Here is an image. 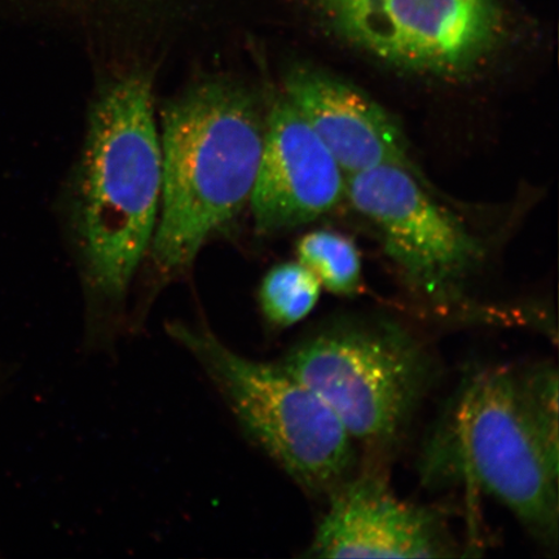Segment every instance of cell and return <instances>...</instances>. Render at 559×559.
Segmentation results:
<instances>
[{"label":"cell","mask_w":559,"mask_h":559,"mask_svg":"<svg viewBox=\"0 0 559 559\" xmlns=\"http://www.w3.org/2000/svg\"><path fill=\"white\" fill-rule=\"evenodd\" d=\"M298 262L319 280L321 288L337 296H354L362 285L358 247L334 230H312L297 243Z\"/></svg>","instance_id":"8fae6325"},{"label":"cell","mask_w":559,"mask_h":559,"mask_svg":"<svg viewBox=\"0 0 559 559\" xmlns=\"http://www.w3.org/2000/svg\"><path fill=\"white\" fill-rule=\"evenodd\" d=\"M163 155L152 81L142 72L111 80L91 110L79 183V235L95 295L120 302L159 214Z\"/></svg>","instance_id":"7a4b0ae2"},{"label":"cell","mask_w":559,"mask_h":559,"mask_svg":"<svg viewBox=\"0 0 559 559\" xmlns=\"http://www.w3.org/2000/svg\"><path fill=\"white\" fill-rule=\"evenodd\" d=\"M423 460V475L432 484L477 488L545 547L557 548L559 463L531 421L519 372L493 368L467 380Z\"/></svg>","instance_id":"3957f363"},{"label":"cell","mask_w":559,"mask_h":559,"mask_svg":"<svg viewBox=\"0 0 559 559\" xmlns=\"http://www.w3.org/2000/svg\"><path fill=\"white\" fill-rule=\"evenodd\" d=\"M265 122L247 87L199 83L167 105L160 131L163 191L152 260L164 275L190 267L209 237L250 201Z\"/></svg>","instance_id":"6da1fadb"},{"label":"cell","mask_w":559,"mask_h":559,"mask_svg":"<svg viewBox=\"0 0 559 559\" xmlns=\"http://www.w3.org/2000/svg\"><path fill=\"white\" fill-rule=\"evenodd\" d=\"M205 369L247 436L313 495L352 475L355 442L335 412L278 365L243 358L206 328L167 324Z\"/></svg>","instance_id":"277c9868"},{"label":"cell","mask_w":559,"mask_h":559,"mask_svg":"<svg viewBox=\"0 0 559 559\" xmlns=\"http://www.w3.org/2000/svg\"><path fill=\"white\" fill-rule=\"evenodd\" d=\"M307 557L444 558L454 547L439 516L407 504L380 478H348L328 495Z\"/></svg>","instance_id":"9c48e42d"},{"label":"cell","mask_w":559,"mask_h":559,"mask_svg":"<svg viewBox=\"0 0 559 559\" xmlns=\"http://www.w3.org/2000/svg\"><path fill=\"white\" fill-rule=\"evenodd\" d=\"M342 37L395 67L466 72L498 44L499 0H311Z\"/></svg>","instance_id":"8992f818"},{"label":"cell","mask_w":559,"mask_h":559,"mask_svg":"<svg viewBox=\"0 0 559 559\" xmlns=\"http://www.w3.org/2000/svg\"><path fill=\"white\" fill-rule=\"evenodd\" d=\"M320 295L319 280L305 265L299 262L277 264L262 280L261 310L270 325L285 330L309 317Z\"/></svg>","instance_id":"7c38bea8"},{"label":"cell","mask_w":559,"mask_h":559,"mask_svg":"<svg viewBox=\"0 0 559 559\" xmlns=\"http://www.w3.org/2000/svg\"><path fill=\"white\" fill-rule=\"evenodd\" d=\"M346 198L379 228L384 250L419 295L439 305L460 295L480 249L412 170L382 165L348 175Z\"/></svg>","instance_id":"52a82bcc"},{"label":"cell","mask_w":559,"mask_h":559,"mask_svg":"<svg viewBox=\"0 0 559 559\" xmlns=\"http://www.w3.org/2000/svg\"><path fill=\"white\" fill-rule=\"evenodd\" d=\"M285 97L348 175L382 165L411 169L407 144L386 110L348 83L310 67L285 76Z\"/></svg>","instance_id":"30bf717a"},{"label":"cell","mask_w":559,"mask_h":559,"mask_svg":"<svg viewBox=\"0 0 559 559\" xmlns=\"http://www.w3.org/2000/svg\"><path fill=\"white\" fill-rule=\"evenodd\" d=\"M278 366L323 397L355 443L372 449L401 437L432 374L421 342L384 320L334 321Z\"/></svg>","instance_id":"5b68a950"},{"label":"cell","mask_w":559,"mask_h":559,"mask_svg":"<svg viewBox=\"0 0 559 559\" xmlns=\"http://www.w3.org/2000/svg\"><path fill=\"white\" fill-rule=\"evenodd\" d=\"M519 374L531 421L549 456L559 463L557 369L539 365Z\"/></svg>","instance_id":"4fadbf2b"},{"label":"cell","mask_w":559,"mask_h":559,"mask_svg":"<svg viewBox=\"0 0 559 559\" xmlns=\"http://www.w3.org/2000/svg\"><path fill=\"white\" fill-rule=\"evenodd\" d=\"M344 198V170L292 103L280 97L265 121L249 201L257 233L271 235L306 225Z\"/></svg>","instance_id":"ba28073f"}]
</instances>
